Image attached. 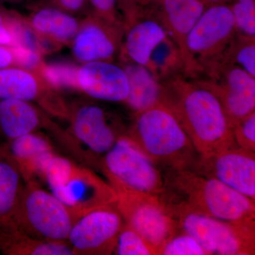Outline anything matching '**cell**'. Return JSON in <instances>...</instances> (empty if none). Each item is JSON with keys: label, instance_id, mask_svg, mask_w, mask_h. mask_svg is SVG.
<instances>
[{"label": "cell", "instance_id": "1", "mask_svg": "<svg viewBox=\"0 0 255 255\" xmlns=\"http://www.w3.org/2000/svg\"><path fill=\"white\" fill-rule=\"evenodd\" d=\"M162 87V104L175 114L199 155L237 145L232 124L219 99L205 81H191L175 76Z\"/></svg>", "mask_w": 255, "mask_h": 255}, {"label": "cell", "instance_id": "2", "mask_svg": "<svg viewBox=\"0 0 255 255\" xmlns=\"http://www.w3.org/2000/svg\"><path fill=\"white\" fill-rule=\"evenodd\" d=\"M161 198L214 219L255 224V201L190 169H167Z\"/></svg>", "mask_w": 255, "mask_h": 255}, {"label": "cell", "instance_id": "3", "mask_svg": "<svg viewBox=\"0 0 255 255\" xmlns=\"http://www.w3.org/2000/svg\"><path fill=\"white\" fill-rule=\"evenodd\" d=\"M135 115L128 136L155 165L190 169L199 154L167 106L159 104Z\"/></svg>", "mask_w": 255, "mask_h": 255}, {"label": "cell", "instance_id": "4", "mask_svg": "<svg viewBox=\"0 0 255 255\" xmlns=\"http://www.w3.org/2000/svg\"><path fill=\"white\" fill-rule=\"evenodd\" d=\"M42 178L50 192L71 210L77 219L92 210L117 203V193L110 183L91 169L56 154L48 161Z\"/></svg>", "mask_w": 255, "mask_h": 255}, {"label": "cell", "instance_id": "5", "mask_svg": "<svg viewBox=\"0 0 255 255\" xmlns=\"http://www.w3.org/2000/svg\"><path fill=\"white\" fill-rule=\"evenodd\" d=\"M77 218L51 192L36 180L25 182L20 196L13 227L41 241L68 242L69 233Z\"/></svg>", "mask_w": 255, "mask_h": 255}, {"label": "cell", "instance_id": "6", "mask_svg": "<svg viewBox=\"0 0 255 255\" xmlns=\"http://www.w3.org/2000/svg\"><path fill=\"white\" fill-rule=\"evenodd\" d=\"M164 203L178 231L195 238L209 255L255 254V224L227 222L179 204Z\"/></svg>", "mask_w": 255, "mask_h": 255}, {"label": "cell", "instance_id": "7", "mask_svg": "<svg viewBox=\"0 0 255 255\" xmlns=\"http://www.w3.org/2000/svg\"><path fill=\"white\" fill-rule=\"evenodd\" d=\"M109 183L117 193L116 206L124 223L136 231L157 255L164 243L179 231L163 199L155 194Z\"/></svg>", "mask_w": 255, "mask_h": 255}, {"label": "cell", "instance_id": "8", "mask_svg": "<svg viewBox=\"0 0 255 255\" xmlns=\"http://www.w3.org/2000/svg\"><path fill=\"white\" fill-rule=\"evenodd\" d=\"M102 169L109 182L159 196L164 194L161 172L128 135H120L105 154Z\"/></svg>", "mask_w": 255, "mask_h": 255}, {"label": "cell", "instance_id": "9", "mask_svg": "<svg viewBox=\"0 0 255 255\" xmlns=\"http://www.w3.org/2000/svg\"><path fill=\"white\" fill-rule=\"evenodd\" d=\"M237 34L229 5L208 6L187 39L188 52L198 73L219 63Z\"/></svg>", "mask_w": 255, "mask_h": 255}, {"label": "cell", "instance_id": "10", "mask_svg": "<svg viewBox=\"0 0 255 255\" xmlns=\"http://www.w3.org/2000/svg\"><path fill=\"white\" fill-rule=\"evenodd\" d=\"M124 224L116 204L92 210L74 222L68 243L74 255H112Z\"/></svg>", "mask_w": 255, "mask_h": 255}, {"label": "cell", "instance_id": "11", "mask_svg": "<svg viewBox=\"0 0 255 255\" xmlns=\"http://www.w3.org/2000/svg\"><path fill=\"white\" fill-rule=\"evenodd\" d=\"M191 170L214 178L255 201V152L238 145L199 155Z\"/></svg>", "mask_w": 255, "mask_h": 255}, {"label": "cell", "instance_id": "12", "mask_svg": "<svg viewBox=\"0 0 255 255\" xmlns=\"http://www.w3.org/2000/svg\"><path fill=\"white\" fill-rule=\"evenodd\" d=\"M205 82L216 94L233 127L240 119L255 112V78L228 63L215 65L206 72Z\"/></svg>", "mask_w": 255, "mask_h": 255}, {"label": "cell", "instance_id": "13", "mask_svg": "<svg viewBox=\"0 0 255 255\" xmlns=\"http://www.w3.org/2000/svg\"><path fill=\"white\" fill-rule=\"evenodd\" d=\"M158 6L157 14L167 30V34L182 53L184 73H198L187 50L189 33L205 11L208 5L203 0H152Z\"/></svg>", "mask_w": 255, "mask_h": 255}, {"label": "cell", "instance_id": "14", "mask_svg": "<svg viewBox=\"0 0 255 255\" xmlns=\"http://www.w3.org/2000/svg\"><path fill=\"white\" fill-rule=\"evenodd\" d=\"M78 84L87 95L108 102H125L128 81L124 69L107 61L82 65L78 72Z\"/></svg>", "mask_w": 255, "mask_h": 255}, {"label": "cell", "instance_id": "15", "mask_svg": "<svg viewBox=\"0 0 255 255\" xmlns=\"http://www.w3.org/2000/svg\"><path fill=\"white\" fill-rule=\"evenodd\" d=\"M74 135L97 155L107 153L120 135L107 122L105 111L95 105H85L77 111L73 119Z\"/></svg>", "mask_w": 255, "mask_h": 255}, {"label": "cell", "instance_id": "16", "mask_svg": "<svg viewBox=\"0 0 255 255\" xmlns=\"http://www.w3.org/2000/svg\"><path fill=\"white\" fill-rule=\"evenodd\" d=\"M3 145L17 165L25 182L36 180L37 177L42 178L46 164L55 154L49 140L34 132Z\"/></svg>", "mask_w": 255, "mask_h": 255}, {"label": "cell", "instance_id": "17", "mask_svg": "<svg viewBox=\"0 0 255 255\" xmlns=\"http://www.w3.org/2000/svg\"><path fill=\"white\" fill-rule=\"evenodd\" d=\"M136 17L128 31L126 53L130 62L147 67L152 50L168 34L158 14Z\"/></svg>", "mask_w": 255, "mask_h": 255}, {"label": "cell", "instance_id": "18", "mask_svg": "<svg viewBox=\"0 0 255 255\" xmlns=\"http://www.w3.org/2000/svg\"><path fill=\"white\" fill-rule=\"evenodd\" d=\"M25 182L4 145H0V236L13 227V219Z\"/></svg>", "mask_w": 255, "mask_h": 255}, {"label": "cell", "instance_id": "19", "mask_svg": "<svg viewBox=\"0 0 255 255\" xmlns=\"http://www.w3.org/2000/svg\"><path fill=\"white\" fill-rule=\"evenodd\" d=\"M124 69L129 87L125 102L135 114L163 103V87L148 69L132 62Z\"/></svg>", "mask_w": 255, "mask_h": 255}, {"label": "cell", "instance_id": "20", "mask_svg": "<svg viewBox=\"0 0 255 255\" xmlns=\"http://www.w3.org/2000/svg\"><path fill=\"white\" fill-rule=\"evenodd\" d=\"M117 38L108 28L97 21L85 25L79 32L73 44V53L85 63L107 61L115 54Z\"/></svg>", "mask_w": 255, "mask_h": 255}, {"label": "cell", "instance_id": "21", "mask_svg": "<svg viewBox=\"0 0 255 255\" xmlns=\"http://www.w3.org/2000/svg\"><path fill=\"white\" fill-rule=\"evenodd\" d=\"M40 124L38 112L28 102L0 100V135L6 142L34 132Z\"/></svg>", "mask_w": 255, "mask_h": 255}, {"label": "cell", "instance_id": "22", "mask_svg": "<svg viewBox=\"0 0 255 255\" xmlns=\"http://www.w3.org/2000/svg\"><path fill=\"white\" fill-rule=\"evenodd\" d=\"M0 251L8 255H74L68 242L38 241L16 228L0 237Z\"/></svg>", "mask_w": 255, "mask_h": 255}, {"label": "cell", "instance_id": "23", "mask_svg": "<svg viewBox=\"0 0 255 255\" xmlns=\"http://www.w3.org/2000/svg\"><path fill=\"white\" fill-rule=\"evenodd\" d=\"M39 94L38 82L31 73L9 67L0 69V100L30 102L36 100Z\"/></svg>", "mask_w": 255, "mask_h": 255}, {"label": "cell", "instance_id": "24", "mask_svg": "<svg viewBox=\"0 0 255 255\" xmlns=\"http://www.w3.org/2000/svg\"><path fill=\"white\" fill-rule=\"evenodd\" d=\"M32 24L38 31L59 41H68L77 34L78 23L73 16L54 8H44L32 18Z\"/></svg>", "mask_w": 255, "mask_h": 255}, {"label": "cell", "instance_id": "25", "mask_svg": "<svg viewBox=\"0 0 255 255\" xmlns=\"http://www.w3.org/2000/svg\"><path fill=\"white\" fill-rule=\"evenodd\" d=\"M146 68L159 82L172 78L178 70L184 71L182 53L168 35L152 50Z\"/></svg>", "mask_w": 255, "mask_h": 255}, {"label": "cell", "instance_id": "26", "mask_svg": "<svg viewBox=\"0 0 255 255\" xmlns=\"http://www.w3.org/2000/svg\"><path fill=\"white\" fill-rule=\"evenodd\" d=\"M220 63L236 65L255 78V38L237 34Z\"/></svg>", "mask_w": 255, "mask_h": 255}, {"label": "cell", "instance_id": "27", "mask_svg": "<svg viewBox=\"0 0 255 255\" xmlns=\"http://www.w3.org/2000/svg\"><path fill=\"white\" fill-rule=\"evenodd\" d=\"M113 254L118 255H155L157 253L130 226L124 223L119 233Z\"/></svg>", "mask_w": 255, "mask_h": 255}, {"label": "cell", "instance_id": "28", "mask_svg": "<svg viewBox=\"0 0 255 255\" xmlns=\"http://www.w3.org/2000/svg\"><path fill=\"white\" fill-rule=\"evenodd\" d=\"M228 4L232 11L238 34L255 38V0H231Z\"/></svg>", "mask_w": 255, "mask_h": 255}, {"label": "cell", "instance_id": "29", "mask_svg": "<svg viewBox=\"0 0 255 255\" xmlns=\"http://www.w3.org/2000/svg\"><path fill=\"white\" fill-rule=\"evenodd\" d=\"M160 255H209L195 238L178 231L159 248Z\"/></svg>", "mask_w": 255, "mask_h": 255}, {"label": "cell", "instance_id": "30", "mask_svg": "<svg viewBox=\"0 0 255 255\" xmlns=\"http://www.w3.org/2000/svg\"><path fill=\"white\" fill-rule=\"evenodd\" d=\"M233 132L238 147L255 152V112L238 121Z\"/></svg>", "mask_w": 255, "mask_h": 255}, {"label": "cell", "instance_id": "31", "mask_svg": "<svg viewBox=\"0 0 255 255\" xmlns=\"http://www.w3.org/2000/svg\"><path fill=\"white\" fill-rule=\"evenodd\" d=\"M46 75L53 83L58 86L70 87L78 82V73L65 66H52L46 69Z\"/></svg>", "mask_w": 255, "mask_h": 255}, {"label": "cell", "instance_id": "32", "mask_svg": "<svg viewBox=\"0 0 255 255\" xmlns=\"http://www.w3.org/2000/svg\"><path fill=\"white\" fill-rule=\"evenodd\" d=\"M97 13L109 21H113L118 0H90Z\"/></svg>", "mask_w": 255, "mask_h": 255}, {"label": "cell", "instance_id": "33", "mask_svg": "<svg viewBox=\"0 0 255 255\" xmlns=\"http://www.w3.org/2000/svg\"><path fill=\"white\" fill-rule=\"evenodd\" d=\"M0 45L14 46L15 41L12 32L6 22V20L0 14Z\"/></svg>", "mask_w": 255, "mask_h": 255}, {"label": "cell", "instance_id": "34", "mask_svg": "<svg viewBox=\"0 0 255 255\" xmlns=\"http://www.w3.org/2000/svg\"><path fill=\"white\" fill-rule=\"evenodd\" d=\"M14 53L11 48L0 45V69L8 68L14 60Z\"/></svg>", "mask_w": 255, "mask_h": 255}, {"label": "cell", "instance_id": "35", "mask_svg": "<svg viewBox=\"0 0 255 255\" xmlns=\"http://www.w3.org/2000/svg\"><path fill=\"white\" fill-rule=\"evenodd\" d=\"M57 2L69 11H78L83 7L85 0H56Z\"/></svg>", "mask_w": 255, "mask_h": 255}, {"label": "cell", "instance_id": "36", "mask_svg": "<svg viewBox=\"0 0 255 255\" xmlns=\"http://www.w3.org/2000/svg\"><path fill=\"white\" fill-rule=\"evenodd\" d=\"M208 6L213 4H228L231 0H203Z\"/></svg>", "mask_w": 255, "mask_h": 255}, {"label": "cell", "instance_id": "37", "mask_svg": "<svg viewBox=\"0 0 255 255\" xmlns=\"http://www.w3.org/2000/svg\"><path fill=\"white\" fill-rule=\"evenodd\" d=\"M147 0H127V4L128 2H130L131 4H133L134 3H137L138 4H145V3L147 2Z\"/></svg>", "mask_w": 255, "mask_h": 255}, {"label": "cell", "instance_id": "38", "mask_svg": "<svg viewBox=\"0 0 255 255\" xmlns=\"http://www.w3.org/2000/svg\"><path fill=\"white\" fill-rule=\"evenodd\" d=\"M152 1V0H147V1Z\"/></svg>", "mask_w": 255, "mask_h": 255}]
</instances>
